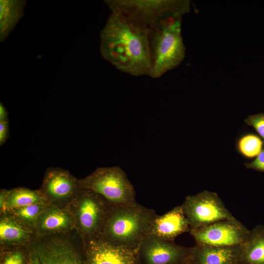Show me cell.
I'll return each instance as SVG.
<instances>
[{
    "label": "cell",
    "mask_w": 264,
    "mask_h": 264,
    "mask_svg": "<svg viewBox=\"0 0 264 264\" xmlns=\"http://www.w3.org/2000/svg\"><path fill=\"white\" fill-rule=\"evenodd\" d=\"M149 28L121 14L111 12L100 34L102 56L119 71L150 76Z\"/></svg>",
    "instance_id": "obj_1"
},
{
    "label": "cell",
    "mask_w": 264,
    "mask_h": 264,
    "mask_svg": "<svg viewBox=\"0 0 264 264\" xmlns=\"http://www.w3.org/2000/svg\"><path fill=\"white\" fill-rule=\"evenodd\" d=\"M157 214L153 210L137 202L131 205H113L105 226L107 241L115 246L139 249L149 235Z\"/></svg>",
    "instance_id": "obj_2"
},
{
    "label": "cell",
    "mask_w": 264,
    "mask_h": 264,
    "mask_svg": "<svg viewBox=\"0 0 264 264\" xmlns=\"http://www.w3.org/2000/svg\"><path fill=\"white\" fill-rule=\"evenodd\" d=\"M181 22L182 17H170L149 28L151 78L161 77L183 61L186 49Z\"/></svg>",
    "instance_id": "obj_3"
},
{
    "label": "cell",
    "mask_w": 264,
    "mask_h": 264,
    "mask_svg": "<svg viewBox=\"0 0 264 264\" xmlns=\"http://www.w3.org/2000/svg\"><path fill=\"white\" fill-rule=\"evenodd\" d=\"M111 12L124 15L149 28L167 18L182 17L190 10L189 0H105Z\"/></svg>",
    "instance_id": "obj_4"
},
{
    "label": "cell",
    "mask_w": 264,
    "mask_h": 264,
    "mask_svg": "<svg viewBox=\"0 0 264 264\" xmlns=\"http://www.w3.org/2000/svg\"><path fill=\"white\" fill-rule=\"evenodd\" d=\"M81 184L84 188L101 196L113 205L136 203L133 186L119 167L98 168Z\"/></svg>",
    "instance_id": "obj_5"
},
{
    "label": "cell",
    "mask_w": 264,
    "mask_h": 264,
    "mask_svg": "<svg viewBox=\"0 0 264 264\" xmlns=\"http://www.w3.org/2000/svg\"><path fill=\"white\" fill-rule=\"evenodd\" d=\"M181 205L190 229L235 218L217 194L207 190L187 196Z\"/></svg>",
    "instance_id": "obj_6"
},
{
    "label": "cell",
    "mask_w": 264,
    "mask_h": 264,
    "mask_svg": "<svg viewBox=\"0 0 264 264\" xmlns=\"http://www.w3.org/2000/svg\"><path fill=\"white\" fill-rule=\"evenodd\" d=\"M249 229L237 219L220 220L197 229L190 233L196 244L218 247L237 246L246 238Z\"/></svg>",
    "instance_id": "obj_7"
},
{
    "label": "cell",
    "mask_w": 264,
    "mask_h": 264,
    "mask_svg": "<svg viewBox=\"0 0 264 264\" xmlns=\"http://www.w3.org/2000/svg\"><path fill=\"white\" fill-rule=\"evenodd\" d=\"M191 252L192 247L149 235L140 245L138 260L143 264H182L191 257Z\"/></svg>",
    "instance_id": "obj_8"
},
{
    "label": "cell",
    "mask_w": 264,
    "mask_h": 264,
    "mask_svg": "<svg viewBox=\"0 0 264 264\" xmlns=\"http://www.w3.org/2000/svg\"><path fill=\"white\" fill-rule=\"evenodd\" d=\"M190 230L189 223L180 205L161 216L157 215L153 221L149 235L173 241L178 236Z\"/></svg>",
    "instance_id": "obj_9"
},
{
    "label": "cell",
    "mask_w": 264,
    "mask_h": 264,
    "mask_svg": "<svg viewBox=\"0 0 264 264\" xmlns=\"http://www.w3.org/2000/svg\"><path fill=\"white\" fill-rule=\"evenodd\" d=\"M139 249L115 246L105 241L94 242L89 248L90 264H134Z\"/></svg>",
    "instance_id": "obj_10"
},
{
    "label": "cell",
    "mask_w": 264,
    "mask_h": 264,
    "mask_svg": "<svg viewBox=\"0 0 264 264\" xmlns=\"http://www.w3.org/2000/svg\"><path fill=\"white\" fill-rule=\"evenodd\" d=\"M239 246L218 247L196 244L191 257L199 264H238Z\"/></svg>",
    "instance_id": "obj_11"
},
{
    "label": "cell",
    "mask_w": 264,
    "mask_h": 264,
    "mask_svg": "<svg viewBox=\"0 0 264 264\" xmlns=\"http://www.w3.org/2000/svg\"><path fill=\"white\" fill-rule=\"evenodd\" d=\"M238 264H264V225L249 230L243 242L239 245Z\"/></svg>",
    "instance_id": "obj_12"
},
{
    "label": "cell",
    "mask_w": 264,
    "mask_h": 264,
    "mask_svg": "<svg viewBox=\"0 0 264 264\" xmlns=\"http://www.w3.org/2000/svg\"><path fill=\"white\" fill-rule=\"evenodd\" d=\"M26 1L24 0H0V41L8 37L23 15Z\"/></svg>",
    "instance_id": "obj_13"
},
{
    "label": "cell",
    "mask_w": 264,
    "mask_h": 264,
    "mask_svg": "<svg viewBox=\"0 0 264 264\" xmlns=\"http://www.w3.org/2000/svg\"><path fill=\"white\" fill-rule=\"evenodd\" d=\"M75 187L74 179L66 172L52 169L47 174L44 188L52 196L62 198L72 193Z\"/></svg>",
    "instance_id": "obj_14"
},
{
    "label": "cell",
    "mask_w": 264,
    "mask_h": 264,
    "mask_svg": "<svg viewBox=\"0 0 264 264\" xmlns=\"http://www.w3.org/2000/svg\"><path fill=\"white\" fill-rule=\"evenodd\" d=\"M94 192L87 194L82 199L79 208V220L82 228L87 232H93L100 220L102 205L94 196Z\"/></svg>",
    "instance_id": "obj_15"
},
{
    "label": "cell",
    "mask_w": 264,
    "mask_h": 264,
    "mask_svg": "<svg viewBox=\"0 0 264 264\" xmlns=\"http://www.w3.org/2000/svg\"><path fill=\"white\" fill-rule=\"evenodd\" d=\"M39 196L36 192L25 189L13 191L8 196L7 205L12 208H22L37 202Z\"/></svg>",
    "instance_id": "obj_16"
},
{
    "label": "cell",
    "mask_w": 264,
    "mask_h": 264,
    "mask_svg": "<svg viewBox=\"0 0 264 264\" xmlns=\"http://www.w3.org/2000/svg\"><path fill=\"white\" fill-rule=\"evenodd\" d=\"M41 264H82L72 252L67 250H53L42 253L38 258Z\"/></svg>",
    "instance_id": "obj_17"
},
{
    "label": "cell",
    "mask_w": 264,
    "mask_h": 264,
    "mask_svg": "<svg viewBox=\"0 0 264 264\" xmlns=\"http://www.w3.org/2000/svg\"><path fill=\"white\" fill-rule=\"evenodd\" d=\"M262 145L261 140L251 134L243 136L239 142L241 152L247 157L257 156L262 151Z\"/></svg>",
    "instance_id": "obj_18"
},
{
    "label": "cell",
    "mask_w": 264,
    "mask_h": 264,
    "mask_svg": "<svg viewBox=\"0 0 264 264\" xmlns=\"http://www.w3.org/2000/svg\"><path fill=\"white\" fill-rule=\"evenodd\" d=\"M23 230L19 226L9 221H2L0 224V236L4 240L12 241L21 239Z\"/></svg>",
    "instance_id": "obj_19"
},
{
    "label": "cell",
    "mask_w": 264,
    "mask_h": 264,
    "mask_svg": "<svg viewBox=\"0 0 264 264\" xmlns=\"http://www.w3.org/2000/svg\"><path fill=\"white\" fill-rule=\"evenodd\" d=\"M68 218L64 213L55 211L48 214L43 221L42 226L45 229L52 230L65 227Z\"/></svg>",
    "instance_id": "obj_20"
},
{
    "label": "cell",
    "mask_w": 264,
    "mask_h": 264,
    "mask_svg": "<svg viewBox=\"0 0 264 264\" xmlns=\"http://www.w3.org/2000/svg\"><path fill=\"white\" fill-rule=\"evenodd\" d=\"M245 121L252 126L264 139V114L249 116Z\"/></svg>",
    "instance_id": "obj_21"
},
{
    "label": "cell",
    "mask_w": 264,
    "mask_h": 264,
    "mask_svg": "<svg viewBox=\"0 0 264 264\" xmlns=\"http://www.w3.org/2000/svg\"><path fill=\"white\" fill-rule=\"evenodd\" d=\"M40 210V207L36 204H32L21 208L18 213L22 218L26 219H31L37 215Z\"/></svg>",
    "instance_id": "obj_22"
},
{
    "label": "cell",
    "mask_w": 264,
    "mask_h": 264,
    "mask_svg": "<svg viewBox=\"0 0 264 264\" xmlns=\"http://www.w3.org/2000/svg\"><path fill=\"white\" fill-rule=\"evenodd\" d=\"M246 165L249 168L264 171V149L262 150L255 160Z\"/></svg>",
    "instance_id": "obj_23"
},
{
    "label": "cell",
    "mask_w": 264,
    "mask_h": 264,
    "mask_svg": "<svg viewBox=\"0 0 264 264\" xmlns=\"http://www.w3.org/2000/svg\"><path fill=\"white\" fill-rule=\"evenodd\" d=\"M8 120H0V145H3L9 136Z\"/></svg>",
    "instance_id": "obj_24"
},
{
    "label": "cell",
    "mask_w": 264,
    "mask_h": 264,
    "mask_svg": "<svg viewBox=\"0 0 264 264\" xmlns=\"http://www.w3.org/2000/svg\"><path fill=\"white\" fill-rule=\"evenodd\" d=\"M3 264H22V258L19 253H14L8 256Z\"/></svg>",
    "instance_id": "obj_25"
},
{
    "label": "cell",
    "mask_w": 264,
    "mask_h": 264,
    "mask_svg": "<svg viewBox=\"0 0 264 264\" xmlns=\"http://www.w3.org/2000/svg\"><path fill=\"white\" fill-rule=\"evenodd\" d=\"M0 120H8L7 110L1 102L0 104Z\"/></svg>",
    "instance_id": "obj_26"
},
{
    "label": "cell",
    "mask_w": 264,
    "mask_h": 264,
    "mask_svg": "<svg viewBox=\"0 0 264 264\" xmlns=\"http://www.w3.org/2000/svg\"><path fill=\"white\" fill-rule=\"evenodd\" d=\"M187 264H199L197 262L193 259L191 257L188 260Z\"/></svg>",
    "instance_id": "obj_27"
},
{
    "label": "cell",
    "mask_w": 264,
    "mask_h": 264,
    "mask_svg": "<svg viewBox=\"0 0 264 264\" xmlns=\"http://www.w3.org/2000/svg\"><path fill=\"white\" fill-rule=\"evenodd\" d=\"M32 264H41L38 258H35L32 262Z\"/></svg>",
    "instance_id": "obj_28"
},
{
    "label": "cell",
    "mask_w": 264,
    "mask_h": 264,
    "mask_svg": "<svg viewBox=\"0 0 264 264\" xmlns=\"http://www.w3.org/2000/svg\"><path fill=\"white\" fill-rule=\"evenodd\" d=\"M134 264H140V263H139V260H138Z\"/></svg>",
    "instance_id": "obj_29"
},
{
    "label": "cell",
    "mask_w": 264,
    "mask_h": 264,
    "mask_svg": "<svg viewBox=\"0 0 264 264\" xmlns=\"http://www.w3.org/2000/svg\"><path fill=\"white\" fill-rule=\"evenodd\" d=\"M189 259H190V258H189ZM189 259H188V260H189ZM188 260H187L186 262H185V263H183V264H187V263Z\"/></svg>",
    "instance_id": "obj_30"
}]
</instances>
